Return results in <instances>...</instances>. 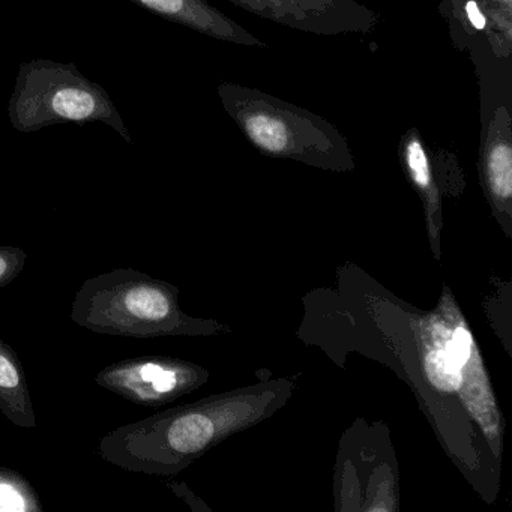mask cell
Instances as JSON below:
<instances>
[{
	"label": "cell",
	"instance_id": "4",
	"mask_svg": "<svg viewBox=\"0 0 512 512\" xmlns=\"http://www.w3.org/2000/svg\"><path fill=\"white\" fill-rule=\"evenodd\" d=\"M236 7L277 25L317 35L371 34L379 28L376 11L356 0H229Z\"/></svg>",
	"mask_w": 512,
	"mask_h": 512
},
{
	"label": "cell",
	"instance_id": "15",
	"mask_svg": "<svg viewBox=\"0 0 512 512\" xmlns=\"http://www.w3.org/2000/svg\"><path fill=\"white\" fill-rule=\"evenodd\" d=\"M446 347L460 364L466 365L473 352V340L466 328H457L451 337L445 338Z\"/></svg>",
	"mask_w": 512,
	"mask_h": 512
},
{
	"label": "cell",
	"instance_id": "6",
	"mask_svg": "<svg viewBox=\"0 0 512 512\" xmlns=\"http://www.w3.org/2000/svg\"><path fill=\"white\" fill-rule=\"evenodd\" d=\"M131 4L167 20L176 25L193 29L199 34L224 43L238 44L245 47L266 49L256 35L242 28L235 20L212 7L206 0H130Z\"/></svg>",
	"mask_w": 512,
	"mask_h": 512
},
{
	"label": "cell",
	"instance_id": "8",
	"mask_svg": "<svg viewBox=\"0 0 512 512\" xmlns=\"http://www.w3.org/2000/svg\"><path fill=\"white\" fill-rule=\"evenodd\" d=\"M0 412L20 428H37L31 392L19 355L5 343L0 329Z\"/></svg>",
	"mask_w": 512,
	"mask_h": 512
},
{
	"label": "cell",
	"instance_id": "11",
	"mask_svg": "<svg viewBox=\"0 0 512 512\" xmlns=\"http://www.w3.org/2000/svg\"><path fill=\"white\" fill-rule=\"evenodd\" d=\"M31 482L16 470L0 466V512H43Z\"/></svg>",
	"mask_w": 512,
	"mask_h": 512
},
{
	"label": "cell",
	"instance_id": "1",
	"mask_svg": "<svg viewBox=\"0 0 512 512\" xmlns=\"http://www.w3.org/2000/svg\"><path fill=\"white\" fill-rule=\"evenodd\" d=\"M218 97L245 139L262 154L334 172L355 169L346 137L322 116L235 83H221Z\"/></svg>",
	"mask_w": 512,
	"mask_h": 512
},
{
	"label": "cell",
	"instance_id": "14",
	"mask_svg": "<svg viewBox=\"0 0 512 512\" xmlns=\"http://www.w3.org/2000/svg\"><path fill=\"white\" fill-rule=\"evenodd\" d=\"M28 262V254L19 247L0 245V289L16 280Z\"/></svg>",
	"mask_w": 512,
	"mask_h": 512
},
{
	"label": "cell",
	"instance_id": "13",
	"mask_svg": "<svg viewBox=\"0 0 512 512\" xmlns=\"http://www.w3.org/2000/svg\"><path fill=\"white\" fill-rule=\"evenodd\" d=\"M425 373L428 380L439 391L455 392L463 383V364L457 361L451 350L446 347L445 338L440 344L430 347L424 358Z\"/></svg>",
	"mask_w": 512,
	"mask_h": 512
},
{
	"label": "cell",
	"instance_id": "3",
	"mask_svg": "<svg viewBox=\"0 0 512 512\" xmlns=\"http://www.w3.org/2000/svg\"><path fill=\"white\" fill-rule=\"evenodd\" d=\"M8 116L14 130L35 133L58 124L101 122L128 145L130 130L106 89L80 73L74 64L34 59L20 65Z\"/></svg>",
	"mask_w": 512,
	"mask_h": 512
},
{
	"label": "cell",
	"instance_id": "12",
	"mask_svg": "<svg viewBox=\"0 0 512 512\" xmlns=\"http://www.w3.org/2000/svg\"><path fill=\"white\" fill-rule=\"evenodd\" d=\"M487 17L490 38L487 44L499 59H509L512 53V0H478Z\"/></svg>",
	"mask_w": 512,
	"mask_h": 512
},
{
	"label": "cell",
	"instance_id": "9",
	"mask_svg": "<svg viewBox=\"0 0 512 512\" xmlns=\"http://www.w3.org/2000/svg\"><path fill=\"white\" fill-rule=\"evenodd\" d=\"M398 157L428 211H436L439 208V188L434 175V151L428 148L418 128H409L401 136Z\"/></svg>",
	"mask_w": 512,
	"mask_h": 512
},
{
	"label": "cell",
	"instance_id": "10",
	"mask_svg": "<svg viewBox=\"0 0 512 512\" xmlns=\"http://www.w3.org/2000/svg\"><path fill=\"white\" fill-rule=\"evenodd\" d=\"M440 14L448 20L452 37L490 38L487 17L478 0H442Z\"/></svg>",
	"mask_w": 512,
	"mask_h": 512
},
{
	"label": "cell",
	"instance_id": "7",
	"mask_svg": "<svg viewBox=\"0 0 512 512\" xmlns=\"http://www.w3.org/2000/svg\"><path fill=\"white\" fill-rule=\"evenodd\" d=\"M479 172L491 202L508 209L512 197V119L508 107H497L482 131Z\"/></svg>",
	"mask_w": 512,
	"mask_h": 512
},
{
	"label": "cell",
	"instance_id": "5",
	"mask_svg": "<svg viewBox=\"0 0 512 512\" xmlns=\"http://www.w3.org/2000/svg\"><path fill=\"white\" fill-rule=\"evenodd\" d=\"M199 380L196 367L160 356L124 359L103 368L95 376L101 388L146 407L163 406L175 400L194 388Z\"/></svg>",
	"mask_w": 512,
	"mask_h": 512
},
{
	"label": "cell",
	"instance_id": "2",
	"mask_svg": "<svg viewBox=\"0 0 512 512\" xmlns=\"http://www.w3.org/2000/svg\"><path fill=\"white\" fill-rule=\"evenodd\" d=\"M71 320L97 334L131 338L187 334L194 328L179 308L176 287L131 268L86 280L71 305Z\"/></svg>",
	"mask_w": 512,
	"mask_h": 512
}]
</instances>
